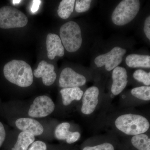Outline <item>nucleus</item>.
<instances>
[{
	"instance_id": "nucleus-1",
	"label": "nucleus",
	"mask_w": 150,
	"mask_h": 150,
	"mask_svg": "<svg viewBox=\"0 0 150 150\" xmlns=\"http://www.w3.org/2000/svg\"><path fill=\"white\" fill-rule=\"evenodd\" d=\"M4 74L8 81L21 87H27L33 82V72L26 62L13 60L7 63L4 68Z\"/></svg>"
},
{
	"instance_id": "nucleus-2",
	"label": "nucleus",
	"mask_w": 150,
	"mask_h": 150,
	"mask_svg": "<svg viewBox=\"0 0 150 150\" xmlns=\"http://www.w3.org/2000/svg\"><path fill=\"white\" fill-rule=\"evenodd\" d=\"M118 131L129 136L145 134L150 129L149 121L139 114L126 113L118 116L114 122Z\"/></svg>"
},
{
	"instance_id": "nucleus-3",
	"label": "nucleus",
	"mask_w": 150,
	"mask_h": 150,
	"mask_svg": "<svg viewBox=\"0 0 150 150\" xmlns=\"http://www.w3.org/2000/svg\"><path fill=\"white\" fill-rule=\"evenodd\" d=\"M60 35L63 46L68 52H76L81 48L82 43L81 31L76 23L70 21L62 25Z\"/></svg>"
},
{
	"instance_id": "nucleus-4",
	"label": "nucleus",
	"mask_w": 150,
	"mask_h": 150,
	"mask_svg": "<svg viewBox=\"0 0 150 150\" xmlns=\"http://www.w3.org/2000/svg\"><path fill=\"white\" fill-rule=\"evenodd\" d=\"M140 1L138 0H123L119 3L113 11L111 19L114 24L125 25L135 18L139 11Z\"/></svg>"
},
{
	"instance_id": "nucleus-5",
	"label": "nucleus",
	"mask_w": 150,
	"mask_h": 150,
	"mask_svg": "<svg viewBox=\"0 0 150 150\" xmlns=\"http://www.w3.org/2000/svg\"><path fill=\"white\" fill-rule=\"evenodd\" d=\"M28 19L21 11L11 6L0 8V28L3 29L22 28L27 25Z\"/></svg>"
},
{
	"instance_id": "nucleus-6",
	"label": "nucleus",
	"mask_w": 150,
	"mask_h": 150,
	"mask_svg": "<svg viewBox=\"0 0 150 150\" xmlns=\"http://www.w3.org/2000/svg\"><path fill=\"white\" fill-rule=\"evenodd\" d=\"M126 53V49L115 46L109 52L96 57L95 59V64L98 68L105 66V69L110 71L121 64Z\"/></svg>"
},
{
	"instance_id": "nucleus-7",
	"label": "nucleus",
	"mask_w": 150,
	"mask_h": 150,
	"mask_svg": "<svg viewBox=\"0 0 150 150\" xmlns=\"http://www.w3.org/2000/svg\"><path fill=\"white\" fill-rule=\"evenodd\" d=\"M55 108V104L50 97L40 96L34 99L30 107L28 114L33 118L46 117L53 112Z\"/></svg>"
},
{
	"instance_id": "nucleus-8",
	"label": "nucleus",
	"mask_w": 150,
	"mask_h": 150,
	"mask_svg": "<svg viewBox=\"0 0 150 150\" xmlns=\"http://www.w3.org/2000/svg\"><path fill=\"white\" fill-rule=\"evenodd\" d=\"M86 83V79L83 75L76 72L69 67L62 70L59 78V86L63 88L79 87Z\"/></svg>"
},
{
	"instance_id": "nucleus-9",
	"label": "nucleus",
	"mask_w": 150,
	"mask_h": 150,
	"mask_svg": "<svg viewBox=\"0 0 150 150\" xmlns=\"http://www.w3.org/2000/svg\"><path fill=\"white\" fill-rule=\"evenodd\" d=\"M99 95V90L97 87L92 86L87 89L82 98L81 111L83 114L90 115L94 112L98 103Z\"/></svg>"
},
{
	"instance_id": "nucleus-10",
	"label": "nucleus",
	"mask_w": 150,
	"mask_h": 150,
	"mask_svg": "<svg viewBox=\"0 0 150 150\" xmlns=\"http://www.w3.org/2000/svg\"><path fill=\"white\" fill-rule=\"evenodd\" d=\"M54 65L49 64L45 61H41L37 69L34 70L33 74L36 78H42L44 85L51 86L56 81V74Z\"/></svg>"
},
{
	"instance_id": "nucleus-11",
	"label": "nucleus",
	"mask_w": 150,
	"mask_h": 150,
	"mask_svg": "<svg viewBox=\"0 0 150 150\" xmlns=\"http://www.w3.org/2000/svg\"><path fill=\"white\" fill-rule=\"evenodd\" d=\"M112 78L111 93L113 95L117 96L123 91L128 83L127 71L125 68L118 66L112 71Z\"/></svg>"
},
{
	"instance_id": "nucleus-12",
	"label": "nucleus",
	"mask_w": 150,
	"mask_h": 150,
	"mask_svg": "<svg viewBox=\"0 0 150 150\" xmlns=\"http://www.w3.org/2000/svg\"><path fill=\"white\" fill-rule=\"evenodd\" d=\"M46 44L48 59L53 60L56 56L62 57L64 54V48L61 38L57 34H48Z\"/></svg>"
},
{
	"instance_id": "nucleus-13",
	"label": "nucleus",
	"mask_w": 150,
	"mask_h": 150,
	"mask_svg": "<svg viewBox=\"0 0 150 150\" xmlns=\"http://www.w3.org/2000/svg\"><path fill=\"white\" fill-rule=\"evenodd\" d=\"M18 129L35 136H40L44 131L43 126L38 121L32 118H22L16 121Z\"/></svg>"
},
{
	"instance_id": "nucleus-14",
	"label": "nucleus",
	"mask_w": 150,
	"mask_h": 150,
	"mask_svg": "<svg viewBox=\"0 0 150 150\" xmlns=\"http://www.w3.org/2000/svg\"><path fill=\"white\" fill-rule=\"evenodd\" d=\"M126 63L130 68L150 69V56L137 54H130L126 57Z\"/></svg>"
},
{
	"instance_id": "nucleus-15",
	"label": "nucleus",
	"mask_w": 150,
	"mask_h": 150,
	"mask_svg": "<svg viewBox=\"0 0 150 150\" xmlns=\"http://www.w3.org/2000/svg\"><path fill=\"white\" fill-rule=\"evenodd\" d=\"M83 91L79 87L62 88L60 91L62 102L65 106L69 105L74 100H80L82 98Z\"/></svg>"
},
{
	"instance_id": "nucleus-16",
	"label": "nucleus",
	"mask_w": 150,
	"mask_h": 150,
	"mask_svg": "<svg viewBox=\"0 0 150 150\" xmlns=\"http://www.w3.org/2000/svg\"><path fill=\"white\" fill-rule=\"evenodd\" d=\"M35 141V137L27 132L22 131L12 150H27L29 146Z\"/></svg>"
},
{
	"instance_id": "nucleus-17",
	"label": "nucleus",
	"mask_w": 150,
	"mask_h": 150,
	"mask_svg": "<svg viewBox=\"0 0 150 150\" xmlns=\"http://www.w3.org/2000/svg\"><path fill=\"white\" fill-rule=\"evenodd\" d=\"M75 0H63L59 4L57 11L58 15L61 18H69L74 11Z\"/></svg>"
},
{
	"instance_id": "nucleus-18",
	"label": "nucleus",
	"mask_w": 150,
	"mask_h": 150,
	"mask_svg": "<svg viewBox=\"0 0 150 150\" xmlns=\"http://www.w3.org/2000/svg\"><path fill=\"white\" fill-rule=\"evenodd\" d=\"M132 144L138 150H150V139L145 134L133 136L131 139Z\"/></svg>"
},
{
	"instance_id": "nucleus-19",
	"label": "nucleus",
	"mask_w": 150,
	"mask_h": 150,
	"mask_svg": "<svg viewBox=\"0 0 150 150\" xmlns=\"http://www.w3.org/2000/svg\"><path fill=\"white\" fill-rule=\"evenodd\" d=\"M70 126V123L68 122H63L58 125L54 132L56 139L59 140L68 139L72 133L69 131Z\"/></svg>"
},
{
	"instance_id": "nucleus-20",
	"label": "nucleus",
	"mask_w": 150,
	"mask_h": 150,
	"mask_svg": "<svg viewBox=\"0 0 150 150\" xmlns=\"http://www.w3.org/2000/svg\"><path fill=\"white\" fill-rule=\"evenodd\" d=\"M131 93L136 98L144 100L149 101L150 100V86H142L134 88L131 90Z\"/></svg>"
},
{
	"instance_id": "nucleus-21",
	"label": "nucleus",
	"mask_w": 150,
	"mask_h": 150,
	"mask_svg": "<svg viewBox=\"0 0 150 150\" xmlns=\"http://www.w3.org/2000/svg\"><path fill=\"white\" fill-rule=\"evenodd\" d=\"M133 77L135 80L142 83L146 86H150V72H146L142 69H138L134 72Z\"/></svg>"
},
{
	"instance_id": "nucleus-22",
	"label": "nucleus",
	"mask_w": 150,
	"mask_h": 150,
	"mask_svg": "<svg viewBox=\"0 0 150 150\" xmlns=\"http://www.w3.org/2000/svg\"><path fill=\"white\" fill-rule=\"evenodd\" d=\"M75 10L79 13L85 12L90 8L91 0H77L76 1Z\"/></svg>"
},
{
	"instance_id": "nucleus-23",
	"label": "nucleus",
	"mask_w": 150,
	"mask_h": 150,
	"mask_svg": "<svg viewBox=\"0 0 150 150\" xmlns=\"http://www.w3.org/2000/svg\"><path fill=\"white\" fill-rule=\"evenodd\" d=\"M114 146L110 143H103L94 146H86L83 150H114Z\"/></svg>"
},
{
	"instance_id": "nucleus-24",
	"label": "nucleus",
	"mask_w": 150,
	"mask_h": 150,
	"mask_svg": "<svg viewBox=\"0 0 150 150\" xmlns=\"http://www.w3.org/2000/svg\"><path fill=\"white\" fill-rule=\"evenodd\" d=\"M47 146L44 142L38 141L33 142L27 150H46Z\"/></svg>"
},
{
	"instance_id": "nucleus-25",
	"label": "nucleus",
	"mask_w": 150,
	"mask_h": 150,
	"mask_svg": "<svg viewBox=\"0 0 150 150\" xmlns=\"http://www.w3.org/2000/svg\"><path fill=\"white\" fill-rule=\"evenodd\" d=\"M144 32L149 40H150V16H149L145 20L144 28Z\"/></svg>"
},
{
	"instance_id": "nucleus-26",
	"label": "nucleus",
	"mask_w": 150,
	"mask_h": 150,
	"mask_svg": "<svg viewBox=\"0 0 150 150\" xmlns=\"http://www.w3.org/2000/svg\"><path fill=\"white\" fill-rule=\"evenodd\" d=\"M81 137V134L79 132L76 131V132H72L71 136L69 137V139L66 141L67 143L69 144H71L76 142L79 140Z\"/></svg>"
},
{
	"instance_id": "nucleus-27",
	"label": "nucleus",
	"mask_w": 150,
	"mask_h": 150,
	"mask_svg": "<svg viewBox=\"0 0 150 150\" xmlns=\"http://www.w3.org/2000/svg\"><path fill=\"white\" fill-rule=\"evenodd\" d=\"M6 131L2 123L0 122V147L3 144L6 138Z\"/></svg>"
},
{
	"instance_id": "nucleus-28",
	"label": "nucleus",
	"mask_w": 150,
	"mask_h": 150,
	"mask_svg": "<svg viewBox=\"0 0 150 150\" xmlns=\"http://www.w3.org/2000/svg\"><path fill=\"white\" fill-rule=\"evenodd\" d=\"M33 1V6L31 8V11L33 12H35L38 10L39 8L41 1Z\"/></svg>"
},
{
	"instance_id": "nucleus-29",
	"label": "nucleus",
	"mask_w": 150,
	"mask_h": 150,
	"mask_svg": "<svg viewBox=\"0 0 150 150\" xmlns=\"http://www.w3.org/2000/svg\"><path fill=\"white\" fill-rule=\"evenodd\" d=\"M13 4H19V3H20L21 2V1H16V0H15V1H13Z\"/></svg>"
}]
</instances>
